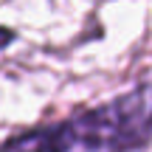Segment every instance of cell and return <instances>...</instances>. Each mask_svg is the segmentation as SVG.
<instances>
[{
    "mask_svg": "<svg viewBox=\"0 0 152 152\" xmlns=\"http://www.w3.org/2000/svg\"><path fill=\"white\" fill-rule=\"evenodd\" d=\"M152 144V79L68 118L28 127L0 152H141Z\"/></svg>",
    "mask_w": 152,
    "mask_h": 152,
    "instance_id": "cell-1",
    "label": "cell"
},
{
    "mask_svg": "<svg viewBox=\"0 0 152 152\" xmlns=\"http://www.w3.org/2000/svg\"><path fill=\"white\" fill-rule=\"evenodd\" d=\"M14 39H17V34L11 31V28H6V26H0V51H3V48H9V45L14 42Z\"/></svg>",
    "mask_w": 152,
    "mask_h": 152,
    "instance_id": "cell-2",
    "label": "cell"
}]
</instances>
